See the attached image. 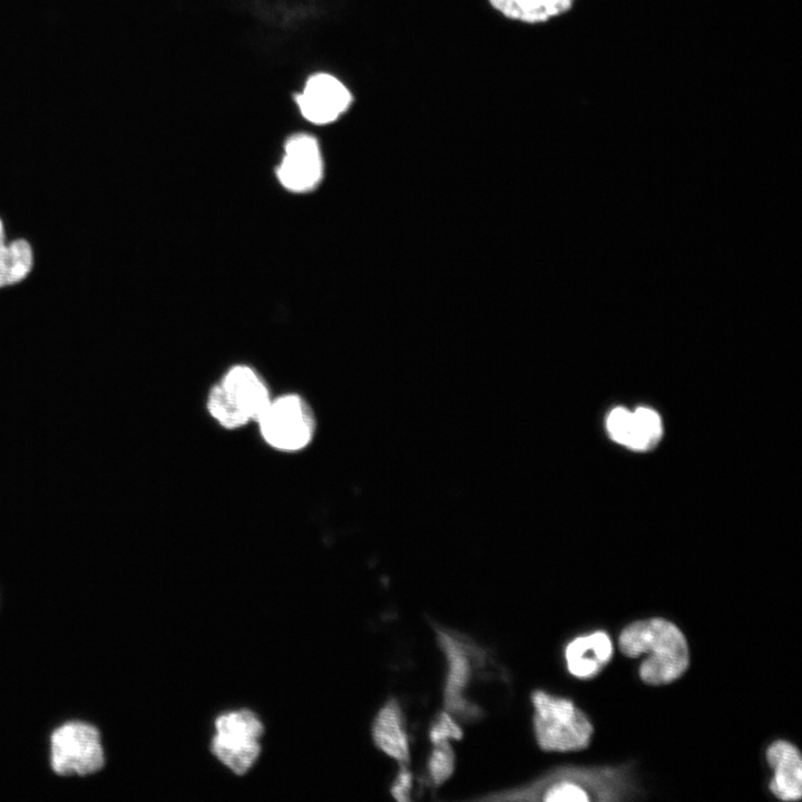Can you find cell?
<instances>
[{"instance_id": "6da1fadb", "label": "cell", "mask_w": 802, "mask_h": 802, "mask_svg": "<svg viewBox=\"0 0 802 802\" xmlns=\"http://www.w3.org/2000/svg\"><path fill=\"white\" fill-rule=\"evenodd\" d=\"M637 792L630 767L559 766L535 780L485 795L477 801H620Z\"/></svg>"}, {"instance_id": "7a4b0ae2", "label": "cell", "mask_w": 802, "mask_h": 802, "mask_svg": "<svg viewBox=\"0 0 802 802\" xmlns=\"http://www.w3.org/2000/svg\"><path fill=\"white\" fill-rule=\"evenodd\" d=\"M618 646L628 657L647 655L639 666V677L649 685L672 683L688 667L686 638L675 624L664 618L630 623L622 630Z\"/></svg>"}, {"instance_id": "3957f363", "label": "cell", "mask_w": 802, "mask_h": 802, "mask_svg": "<svg viewBox=\"0 0 802 802\" xmlns=\"http://www.w3.org/2000/svg\"><path fill=\"white\" fill-rule=\"evenodd\" d=\"M431 626L446 658L443 710L462 723L480 721L486 712L469 697V691L481 676V669L490 663L489 651L462 633L437 623Z\"/></svg>"}, {"instance_id": "277c9868", "label": "cell", "mask_w": 802, "mask_h": 802, "mask_svg": "<svg viewBox=\"0 0 802 802\" xmlns=\"http://www.w3.org/2000/svg\"><path fill=\"white\" fill-rule=\"evenodd\" d=\"M530 702L535 740L540 750L573 752L589 745L594 726L571 700L537 688L531 692Z\"/></svg>"}, {"instance_id": "5b68a950", "label": "cell", "mask_w": 802, "mask_h": 802, "mask_svg": "<svg viewBox=\"0 0 802 802\" xmlns=\"http://www.w3.org/2000/svg\"><path fill=\"white\" fill-rule=\"evenodd\" d=\"M214 726L212 753L235 774H245L261 754L262 721L250 710H237L221 714Z\"/></svg>"}, {"instance_id": "8992f818", "label": "cell", "mask_w": 802, "mask_h": 802, "mask_svg": "<svg viewBox=\"0 0 802 802\" xmlns=\"http://www.w3.org/2000/svg\"><path fill=\"white\" fill-rule=\"evenodd\" d=\"M256 421L266 443L281 451H299L314 436L313 412L297 394L272 399Z\"/></svg>"}, {"instance_id": "52a82bcc", "label": "cell", "mask_w": 802, "mask_h": 802, "mask_svg": "<svg viewBox=\"0 0 802 802\" xmlns=\"http://www.w3.org/2000/svg\"><path fill=\"white\" fill-rule=\"evenodd\" d=\"M105 755L97 728L67 723L51 736V766L60 775H87L99 771Z\"/></svg>"}, {"instance_id": "ba28073f", "label": "cell", "mask_w": 802, "mask_h": 802, "mask_svg": "<svg viewBox=\"0 0 802 802\" xmlns=\"http://www.w3.org/2000/svg\"><path fill=\"white\" fill-rule=\"evenodd\" d=\"M324 164L321 147L309 134L292 135L284 145V153L276 168L281 185L293 193H307L319 186Z\"/></svg>"}, {"instance_id": "9c48e42d", "label": "cell", "mask_w": 802, "mask_h": 802, "mask_svg": "<svg viewBox=\"0 0 802 802\" xmlns=\"http://www.w3.org/2000/svg\"><path fill=\"white\" fill-rule=\"evenodd\" d=\"M349 88L326 72L311 76L302 92L295 97L302 116L310 123L326 125L338 120L351 106Z\"/></svg>"}, {"instance_id": "30bf717a", "label": "cell", "mask_w": 802, "mask_h": 802, "mask_svg": "<svg viewBox=\"0 0 802 802\" xmlns=\"http://www.w3.org/2000/svg\"><path fill=\"white\" fill-rule=\"evenodd\" d=\"M372 741L387 756L398 764L411 762L410 736L407 718L397 697H389L374 716L371 727Z\"/></svg>"}, {"instance_id": "8fae6325", "label": "cell", "mask_w": 802, "mask_h": 802, "mask_svg": "<svg viewBox=\"0 0 802 802\" xmlns=\"http://www.w3.org/2000/svg\"><path fill=\"white\" fill-rule=\"evenodd\" d=\"M219 383L250 421H256L272 400L266 382L247 365L231 368Z\"/></svg>"}, {"instance_id": "7c38bea8", "label": "cell", "mask_w": 802, "mask_h": 802, "mask_svg": "<svg viewBox=\"0 0 802 802\" xmlns=\"http://www.w3.org/2000/svg\"><path fill=\"white\" fill-rule=\"evenodd\" d=\"M612 655V640L602 630L577 636L565 647L568 672L581 679L595 677L608 664Z\"/></svg>"}, {"instance_id": "4fadbf2b", "label": "cell", "mask_w": 802, "mask_h": 802, "mask_svg": "<svg viewBox=\"0 0 802 802\" xmlns=\"http://www.w3.org/2000/svg\"><path fill=\"white\" fill-rule=\"evenodd\" d=\"M766 759L774 771L769 785L771 792L784 801L800 800L802 761L798 747L784 740L775 741L767 747Z\"/></svg>"}, {"instance_id": "5bb4252c", "label": "cell", "mask_w": 802, "mask_h": 802, "mask_svg": "<svg viewBox=\"0 0 802 802\" xmlns=\"http://www.w3.org/2000/svg\"><path fill=\"white\" fill-rule=\"evenodd\" d=\"M489 3L508 19L536 25L568 11L573 0H489Z\"/></svg>"}, {"instance_id": "9a60e30c", "label": "cell", "mask_w": 802, "mask_h": 802, "mask_svg": "<svg viewBox=\"0 0 802 802\" xmlns=\"http://www.w3.org/2000/svg\"><path fill=\"white\" fill-rule=\"evenodd\" d=\"M32 266V251L25 239L4 244V231L0 219V286L23 280Z\"/></svg>"}, {"instance_id": "2e32d148", "label": "cell", "mask_w": 802, "mask_h": 802, "mask_svg": "<svg viewBox=\"0 0 802 802\" xmlns=\"http://www.w3.org/2000/svg\"><path fill=\"white\" fill-rule=\"evenodd\" d=\"M206 405L211 415L224 428L236 429L250 422V419L233 402L221 383L211 389Z\"/></svg>"}, {"instance_id": "e0dca14e", "label": "cell", "mask_w": 802, "mask_h": 802, "mask_svg": "<svg viewBox=\"0 0 802 802\" xmlns=\"http://www.w3.org/2000/svg\"><path fill=\"white\" fill-rule=\"evenodd\" d=\"M432 745L427 759L426 779L431 788L438 789L452 776L456 769V754L449 741Z\"/></svg>"}, {"instance_id": "ac0fdd59", "label": "cell", "mask_w": 802, "mask_h": 802, "mask_svg": "<svg viewBox=\"0 0 802 802\" xmlns=\"http://www.w3.org/2000/svg\"><path fill=\"white\" fill-rule=\"evenodd\" d=\"M635 422V449L642 450L652 447L662 434V423L658 414L647 408H638L633 412Z\"/></svg>"}, {"instance_id": "d6986e66", "label": "cell", "mask_w": 802, "mask_h": 802, "mask_svg": "<svg viewBox=\"0 0 802 802\" xmlns=\"http://www.w3.org/2000/svg\"><path fill=\"white\" fill-rule=\"evenodd\" d=\"M607 429L614 440L634 449L635 424L633 412L624 408L614 409L607 418Z\"/></svg>"}, {"instance_id": "ffe728a7", "label": "cell", "mask_w": 802, "mask_h": 802, "mask_svg": "<svg viewBox=\"0 0 802 802\" xmlns=\"http://www.w3.org/2000/svg\"><path fill=\"white\" fill-rule=\"evenodd\" d=\"M428 737L431 744L444 741H460L463 737V730L458 721L443 710L433 716L429 725Z\"/></svg>"}, {"instance_id": "44dd1931", "label": "cell", "mask_w": 802, "mask_h": 802, "mask_svg": "<svg viewBox=\"0 0 802 802\" xmlns=\"http://www.w3.org/2000/svg\"><path fill=\"white\" fill-rule=\"evenodd\" d=\"M413 788V773L409 764H399L397 774L391 783L390 793L400 802L411 800V791Z\"/></svg>"}]
</instances>
